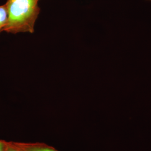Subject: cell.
<instances>
[{
  "instance_id": "cell-1",
  "label": "cell",
  "mask_w": 151,
  "mask_h": 151,
  "mask_svg": "<svg viewBox=\"0 0 151 151\" xmlns=\"http://www.w3.org/2000/svg\"><path fill=\"white\" fill-rule=\"evenodd\" d=\"M39 0H7L8 22L3 32L11 34L34 32L40 12Z\"/></svg>"
},
{
  "instance_id": "cell-2",
  "label": "cell",
  "mask_w": 151,
  "mask_h": 151,
  "mask_svg": "<svg viewBox=\"0 0 151 151\" xmlns=\"http://www.w3.org/2000/svg\"><path fill=\"white\" fill-rule=\"evenodd\" d=\"M14 143L22 151H59L44 143L14 142Z\"/></svg>"
},
{
  "instance_id": "cell-3",
  "label": "cell",
  "mask_w": 151,
  "mask_h": 151,
  "mask_svg": "<svg viewBox=\"0 0 151 151\" xmlns=\"http://www.w3.org/2000/svg\"><path fill=\"white\" fill-rule=\"evenodd\" d=\"M9 15L5 4L0 5V32L4 31L8 22Z\"/></svg>"
},
{
  "instance_id": "cell-4",
  "label": "cell",
  "mask_w": 151,
  "mask_h": 151,
  "mask_svg": "<svg viewBox=\"0 0 151 151\" xmlns=\"http://www.w3.org/2000/svg\"><path fill=\"white\" fill-rule=\"evenodd\" d=\"M5 151H22L15 145L14 142H7Z\"/></svg>"
},
{
  "instance_id": "cell-5",
  "label": "cell",
  "mask_w": 151,
  "mask_h": 151,
  "mask_svg": "<svg viewBox=\"0 0 151 151\" xmlns=\"http://www.w3.org/2000/svg\"><path fill=\"white\" fill-rule=\"evenodd\" d=\"M7 145V141L0 139V151H5Z\"/></svg>"
},
{
  "instance_id": "cell-6",
  "label": "cell",
  "mask_w": 151,
  "mask_h": 151,
  "mask_svg": "<svg viewBox=\"0 0 151 151\" xmlns=\"http://www.w3.org/2000/svg\"><path fill=\"white\" fill-rule=\"evenodd\" d=\"M149 1H151V0H149Z\"/></svg>"
}]
</instances>
